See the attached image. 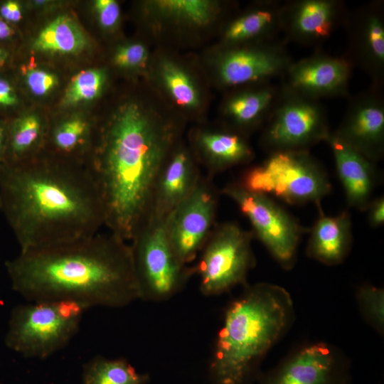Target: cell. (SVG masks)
<instances>
[{
  "mask_svg": "<svg viewBox=\"0 0 384 384\" xmlns=\"http://www.w3.org/2000/svg\"><path fill=\"white\" fill-rule=\"evenodd\" d=\"M279 91L269 82L234 90L222 105L225 127L247 136L267 121Z\"/></svg>",
  "mask_w": 384,
  "mask_h": 384,
  "instance_id": "obj_23",
  "label": "cell"
},
{
  "mask_svg": "<svg viewBox=\"0 0 384 384\" xmlns=\"http://www.w3.org/2000/svg\"><path fill=\"white\" fill-rule=\"evenodd\" d=\"M343 8L335 0H299L282 5V31L292 41L314 45L330 38L343 18Z\"/></svg>",
  "mask_w": 384,
  "mask_h": 384,
  "instance_id": "obj_20",
  "label": "cell"
},
{
  "mask_svg": "<svg viewBox=\"0 0 384 384\" xmlns=\"http://www.w3.org/2000/svg\"><path fill=\"white\" fill-rule=\"evenodd\" d=\"M351 215L343 211L335 216L320 215L309 230L306 255L326 265H337L348 255L352 245Z\"/></svg>",
  "mask_w": 384,
  "mask_h": 384,
  "instance_id": "obj_25",
  "label": "cell"
},
{
  "mask_svg": "<svg viewBox=\"0 0 384 384\" xmlns=\"http://www.w3.org/2000/svg\"><path fill=\"white\" fill-rule=\"evenodd\" d=\"M361 312L366 321L379 334L384 326V290L372 285H363L356 293Z\"/></svg>",
  "mask_w": 384,
  "mask_h": 384,
  "instance_id": "obj_32",
  "label": "cell"
},
{
  "mask_svg": "<svg viewBox=\"0 0 384 384\" xmlns=\"http://www.w3.org/2000/svg\"><path fill=\"white\" fill-rule=\"evenodd\" d=\"M23 82L30 94L44 97L52 93L58 85V78L52 71L41 67H24L21 72Z\"/></svg>",
  "mask_w": 384,
  "mask_h": 384,
  "instance_id": "obj_33",
  "label": "cell"
},
{
  "mask_svg": "<svg viewBox=\"0 0 384 384\" xmlns=\"http://www.w3.org/2000/svg\"><path fill=\"white\" fill-rule=\"evenodd\" d=\"M326 142L332 151L336 172L349 206L366 211L376 185L374 161L331 132Z\"/></svg>",
  "mask_w": 384,
  "mask_h": 384,
  "instance_id": "obj_22",
  "label": "cell"
},
{
  "mask_svg": "<svg viewBox=\"0 0 384 384\" xmlns=\"http://www.w3.org/2000/svg\"><path fill=\"white\" fill-rule=\"evenodd\" d=\"M0 212L24 252L99 233L101 198L85 166L45 154L0 168Z\"/></svg>",
  "mask_w": 384,
  "mask_h": 384,
  "instance_id": "obj_2",
  "label": "cell"
},
{
  "mask_svg": "<svg viewBox=\"0 0 384 384\" xmlns=\"http://www.w3.org/2000/svg\"><path fill=\"white\" fill-rule=\"evenodd\" d=\"M290 294L279 285H246L227 307L210 358L211 384H254L271 348L292 324Z\"/></svg>",
  "mask_w": 384,
  "mask_h": 384,
  "instance_id": "obj_4",
  "label": "cell"
},
{
  "mask_svg": "<svg viewBox=\"0 0 384 384\" xmlns=\"http://www.w3.org/2000/svg\"><path fill=\"white\" fill-rule=\"evenodd\" d=\"M247 136L226 127H193L187 144L207 176H214L233 167L249 164L255 157Z\"/></svg>",
  "mask_w": 384,
  "mask_h": 384,
  "instance_id": "obj_17",
  "label": "cell"
},
{
  "mask_svg": "<svg viewBox=\"0 0 384 384\" xmlns=\"http://www.w3.org/2000/svg\"><path fill=\"white\" fill-rule=\"evenodd\" d=\"M259 384H351L350 363L337 348L324 342L302 346L274 368L260 373Z\"/></svg>",
  "mask_w": 384,
  "mask_h": 384,
  "instance_id": "obj_13",
  "label": "cell"
},
{
  "mask_svg": "<svg viewBox=\"0 0 384 384\" xmlns=\"http://www.w3.org/2000/svg\"><path fill=\"white\" fill-rule=\"evenodd\" d=\"M8 120L0 119V168L5 164Z\"/></svg>",
  "mask_w": 384,
  "mask_h": 384,
  "instance_id": "obj_38",
  "label": "cell"
},
{
  "mask_svg": "<svg viewBox=\"0 0 384 384\" xmlns=\"http://www.w3.org/2000/svg\"><path fill=\"white\" fill-rule=\"evenodd\" d=\"M349 38V58L380 85L384 76V18L380 3L359 9L346 19Z\"/></svg>",
  "mask_w": 384,
  "mask_h": 384,
  "instance_id": "obj_19",
  "label": "cell"
},
{
  "mask_svg": "<svg viewBox=\"0 0 384 384\" xmlns=\"http://www.w3.org/2000/svg\"><path fill=\"white\" fill-rule=\"evenodd\" d=\"M150 85L149 95L122 99L97 124L86 165L105 225L127 242L149 220L159 174L188 122Z\"/></svg>",
  "mask_w": 384,
  "mask_h": 384,
  "instance_id": "obj_1",
  "label": "cell"
},
{
  "mask_svg": "<svg viewBox=\"0 0 384 384\" xmlns=\"http://www.w3.org/2000/svg\"><path fill=\"white\" fill-rule=\"evenodd\" d=\"M254 235L233 221L216 223L194 266L204 296H217L246 284L255 265Z\"/></svg>",
  "mask_w": 384,
  "mask_h": 384,
  "instance_id": "obj_8",
  "label": "cell"
},
{
  "mask_svg": "<svg viewBox=\"0 0 384 384\" xmlns=\"http://www.w3.org/2000/svg\"><path fill=\"white\" fill-rule=\"evenodd\" d=\"M336 137L371 161L376 162L384 153V103L375 91L352 99Z\"/></svg>",
  "mask_w": 384,
  "mask_h": 384,
  "instance_id": "obj_16",
  "label": "cell"
},
{
  "mask_svg": "<svg viewBox=\"0 0 384 384\" xmlns=\"http://www.w3.org/2000/svg\"><path fill=\"white\" fill-rule=\"evenodd\" d=\"M282 26V5L273 1L257 3L226 23L218 46L273 40Z\"/></svg>",
  "mask_w": 384,
  "mask_h": 384,
  "instance_id": "obj_26",
  "label": "cell"
},
{
  "mask_svg": "<svg viewBox=\"0 0 384 384\" xmlns=\"http://www.w3.org/2000/svg\"><path fill=\"white\" fill-rule=\"evenodd\" d=\"M16 36L14 26L9 24L0 16V43L12 41Z\"/></svg>",
  "mask_w": 384,
  "mask_h": 384,
  "instance_id": "obj_39",
  "label": "cell"
},
{
  "mask_svg": "<svg viewBox=\"0 0 384 384\" xmlns=\"http://www.w3.org/2000/svg\"><path fill=\"white\" fill-rule=\"evenodd\" d=\"M85 309L68 301L18 305L11 313L6 346L26 358H46L71 341L79 329Z\"/></svg>",
  "mask_w": 384,
  "mask_h": 384,
  "instance_id": "obj_6",
  "label": "cell"
},
{
  "mask_svg": "<svg viewBox=\"0 0 384 384\" xmlns=\"http://www.w3.org/2000/svg\"><path fill=\"white\" fill-rule=\"evenodd\" d=\"M213 179L203 175L192 193L165 218L171 245L186 265L198 257L216 224L220 192Z\"/></svg>",
  "mask_w": 384,
  "mask_h": 384,
  "instance_id": "obj_12",
  "label": "cell"
},
{
  "mask_svg": "<svg viewBox=\"0 0 384 384\" xmlns=\"http://www.w3.org/2000/svg\"><path fill=\"white\" fill-rule=\"evenodd\" d=\"M97 129V124L85 114L78 113L64 117L48 126L43 154L86 166Z\"/></svg>",
  "mask_w": 384,
  "mask_h": 384,
  "instance_id": "obj_24",
  "label": "cell"
},
{
  "mask_svg": "<svg viewBox=\"0 0 384 384\" xmlns=\"http://www.w3.org/2000/svg\"><path fill=\"white\" fill-rule=\"evenodd\" d=\"M152 53L141 41H127L117 45L112 55V64L119 70L127 73H143L146 75Z\"/></svg>",
  "mask_w": 384,
  "mask_h": 384,
  "instance_id": "obj_31",
  "label": "cell"
},
{
  "mask_svg": "<svg viewBox=\"0 0 384 384\" xmlns=\"http://www.w3.org/2000/svg\"><path fill=\"white\" fill-rule=\"evenodd\" d=\"M146 78L188 122L203 121L206 93L200 78L186 62L175 55L157 52L151 55Z\"/></svg>",
  "mask_w": 384,
  "mask_h": 384,
  "instance_id": "obj_14",
  "label": "cell"
},
{
  "mask_svg": "<svg viewBox=\"0 0 384 384\" xmlns=\"http://www.w3.org/2000/svg\"><path fill=\"white\" fill-rule=\"evenodd\" d=\"M139 299L159 302L181 292L195 274L183 263L167 236L165 218H151L129 242Z\"/></svg>",
  "mask_w": 384,
  "mask_h": 384,
  "instance_id": "obj_7",
  "label": "cell"
},
{
  "mask_svg": "<svg viewBox=\"0 0 384 384\" xmlns=\"http://www.w3.org/2000/svg\"><path fill=\"white\" fill-rule=\"evenodd\" d=\"M5 266L12 289L31 302L119 308L139 299L129 243L110 232L20 252Z\"/></svg>",
  "mask_w": 384,
  "mask_h": 384,
  "instance_id": "obj_3",
  "label": "cell"
},
{
  "mask_svg": "<svg viewBox=\"0 0 384 384\" xmlns=\"http://www.w3.org/2000/svg\"><path fill=\"white\" fill-rule=\"evenodd\" d=\"M366 211H368V220L370 226L378 228L384 223V198L379 196L373 198Z\"/></svg>",
  "mask_w": 384,
  "mask_h": 384,
  "instance_id": "obj_37",
  "label": "cell"
},
{
  "mask_svg": "<svg viewBox=\"0 0 384 384\" xmlns=\"http://www.w3.org/2000/svg\"><path fill=\"white\" fill-rule=\"evenodd\" d=\"M238 183L291 205L311 203L320 207L331 190L326 171L307 150L272 152L262 164L245 171Z\"/></svg>",
  "mask_w": 384,
  "mask_h": 384,
  "instance_id": "obj_5",
  "label": "cell"
},
{
  "mask_svg": "<svg viewBox=\"0 0 384 384\" xmlns=\"http://www.w3.org/2000/svg\"><path fill=\"white\" fill-rule=\"evenodd\" d=\"M90 42L80 26L70 15L61 14L43 26L33 38L31 49L36 53L77 55L88 48Z\"/></svg>",
  "mask_w": 384,
  "mask_h": 384,
  "instance_id": "obj_28",
  "label": "cell"
},
{
  "mask_svg": "<svg viewBox=\"0 0 384 384\" xmlns=\"http://www.w3.org/2000/svg\"><path fill=\"white\" fill-rule=\"evenodd\" d=\"M353 64L346 57L316 53L292 61L282 76V88L319 100L346 95Z\"/></svg>",
  "mask_w": 384,
  "mask_h": 384,
  "instance_id": "obj_15",
  "label": "cell"
},
{
  "mask_svg": "<svg viewBox=\"0 0 384 384\" xmlns=\"http://www.w3.org/2000/svg\"><path fill=\"white\" fill-rule=\"evenodd\" d=\"M108 80L104 68H90L78 73L68 85L61 100L63 108H70L97 99Z\"/></svg>",
  "mask_w": 384,
  "mask_h": 384,
  "instance_id": "obj_30",
  "label": "cell"
},
{
  "mask_svg": "<svg viewBox=\"0 0 384 384\" xmlns=\"http://www.w3.org/2000/svg\"><path fill=\"white\" fill-rule=\"evenodd\" d=\"M220 193L230 198L251 224L254 235L284 269L294 265L299 241L306 229L273 198L249 191L238 182Z\"/></svg>",
  "mask_w": 384,
  "mask_h": 384,
  "instance_id": "obj_9",
  "label": "cell"
},
{
  "mask_svg": "<svg viewBox=\"0 0 384 384\" xmlns=\"http://www.w3.org/2000/svg\"><path fill=\"white\" fill-rule=\"evenodd\" d=\"M144 14L151 28L203 31L220 19L222 3L208 0H154L144 4Z\"/></svg>",
  "mask_w": 384,
  "mask_h": 384,
  "instance_id": "obj_21",
  "label": "cell"
},
{
  "mask_svg": "<svg viewBox=\"0 0 384 384\" xmlns=\"http://www.w3.org/2000/svg\"><path fill=\"white\" fill-rule=\"evenodd\" d=\"M23 16L22 4L16 0H7L0 3V16L14 26L19 23Z\"/></svg>",
  "mask_w": 384,
  "mask_h": 384,
  "instance_id": "obj_36",
  "label": "cell"
},
{
  "mask_svg": "<svg viewBox=\"0 0 384 384\" xmlns=\"http://www.w3.org/2000/svg\"><path fill=\"white\" fill-rule=\"evenodd\" d=\"M48 126L37 112H23L8 120L5 164H17L41 155Z\"/></svg>",
  "mask_w": 384,
  "mask_h": 384,
  "instance_id": "obj_27",
  "label": "cell"
},
{
  "mask_svg": "<svg viewBox=\"0 0 384 384\" xmlns=\"http://www.w3.org/2000/svg\"><path fill=\"white\" fill-rule=\"evenodd\" d=\"M213 82L238 89L282 77L292 63L284 43L275 39L235 46H218L208 59Z\"/></svg>",
  "mask_w": 384,
  "mask_h": 384,
  "instance_id": "obj_10",
  "label": "cell"
},
{
  "mask_svg": "<svg viewBox=\"0 0 384 384\" xmlns=\"http://www.w3.org/2000/svg\"><path fill=\"white\" fill-rule=\"evenodd\" d=\"M92 9L100 27L112 32L117 28L121 19L120 7L114 0H95Z\"/></svg>",
  "mask_w": 384,
  "mask_h": 384,
  "instance_id": "obj_34",
  "label": "cell"
},
{
  "mask_svg": "<svg viewBox=\"0 0 384 384\" xmlns=\"http://www.w3.org/2000/svg\"><path fill=\"white\" fill-rule=\"evenodd\" d=\"M266 122L261 142L270 153L307 150L326 142L331 132L326 112L317 100L282 87Z\"/></svg>",
  "mask_w": 384,
  "mask_h": 384,
  "instance_id": "obj_11",
  "label": "cell"
},
{
  "mask_svg": "<svg viewBox=\"0 0 384 384\" xmlns=\"http://www.w3.org/2000/svg\"><path fill=\"white\" fill-rule=\"evenodd\" d=\"M10 59V50L4 46H0V70L9 63Z\"/></svg>",
  "mask_w": 384,
  "mask_h": 384,
  "instance_id": "obj_40",
  "label": "cell"
},
{
  "mask_svg": "<svg viewBox=\"0 0 384 384\" xmlns=\"http://www.w3.org/2000/svg\"><path fill=\"white\" fill-rule=\"evenodd\" d=\"M149 376L139 373L124 358L97 356L84 366L82 384H147Z\"/></svg>",
  "mask_w": 384,
  "mask_h": 384,
  "instance_id": "obj_29",
  "label": "cell"
},
{
  "mask_svg": "<svg viewBox=\"0 0 384 384\" xmlns=\"http://www.w3.org/2000/svg\"><path fill=\"white\" fill-rule=\"evenodd\" d=\"M203 174L187 142L178 144L156 180L151 218L164 219L197 187Z\"/></svg>",
  "mask_w": 384,
  "mask_h": 384,
  "instance_id": "obj_18",
  "label": "cell"
},
{
  "mask_svg": "<svg viewBox=\"0 0 384 384\" xmlns=\"http://www.w3.org/2000/svg\"><path fill=\"white\" fill-rule=\"evenodd\" d=\"M20 104L21 98L14 83L9 78L0 75V110H13Z\"/></svg>",
  "mask_w": 384,
  "mask_h": 384,
  "instance_id": "obj_35",
  "label": "cell"
}]
</instances>
